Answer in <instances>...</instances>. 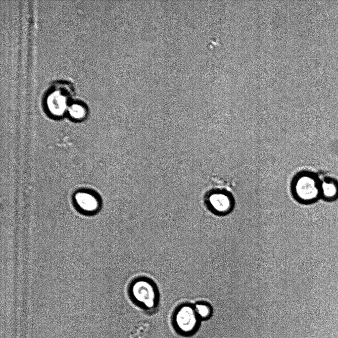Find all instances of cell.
I'll return each mask as SVG.
<instances>
[{"instance_id": "obj_2", "label": "cell", "mask_w": 338, "mask_h": 338, "mask_svg": "<svg viewBox=\"0 0 338 338\" xmlns=\"http://www.w3.org/2000/svg\"><path fill=\"white\" fill-rule=\"evenodd\" d=\"M129 293L135 304L144 310L150 311L158 306V290L153 282L148 279L139 278L133 281Z\"/></svg>"}, {"instance_id": "obj_7", "label": "cell", "mask_w": 338, "mask_h": 338, "mask_svg": "<svg viewBox=\"0 0 338 338\" xmlns=\"http://www.w3.org/2000/svg\"><path fill=\"white\" fill-rule=\"evenodd\" d=\"M77 204L83 210L89 212L96 210L98 205L97 198L86 192H80L75 196Z\"/></svg>"}, {"instance_id": "obj_4", "label": "cell", "mask_w": 338, "mask_h": 338, "mask_svg": "<svg viewBox=\"0 0 338 338\" xmlns=\"http://www.w3.org/2000/svg\"><path fill=\"white\" fill-rule=\"evenodd\" d=\"M71 85L64 82H55L47 93L46 105L51 114L55 116L62 115L70 105L69 99L73 95Z\"/></svg>"}, {"instance_id": "obj_5", "label": "cell", "mask_w": 338, "mask_h": 338, "mask_svg": "<svg viewBox=\"0 0 338 338\" xmlns=\"http://www.w3.org/2000/svg\"><path fill=\"white\" fill-rule=\"evenodd\" d=\"M205 202L208 208L219 215L226 214L233 209L234 202L230 194L222 190H213L206 196Z\"/></svg>"}, {"instance_id": "obj_8", "label": "cell", "mask_w": 338, "mask_h": 338, "mask_svg": "<svg viewBox=\"0 0 338 338\" xmlns=\"http://www.w3.org/2000/svg\"><path fill=\"white\" fill-rule=\"evenodd\" d=\"M195 312L201 321L210 319L213 314L212 306L205 301H199L193 304Z\"/></svg>"}, {"instance_id": "obj_3", "label": "cell", "mask_w": 338, "mask_h": 338, "mask_svg": "<svg viewBox=\"0 0 338 338\" xmlns=\"http://www.w3.org/2000/svg\"><path fill=\"white\" fill-rule=\"evenodd\" d=\"M173 326L175 331L183 336H191L199 328L201 321L198 317L193 304L184 303L178 306L172 315Z\"/></svg>"}, {"instance_id": "obj_1", "label": "cell", "mask_w": 338, "mask_h": 338, "mask_svg": "<svg viewBox=\"0 0 338 338\" xmlns=\"http://www.w3.org/2000/svg\"><path fill=\"white\" fill-rule=\"evenodd\" d=\"M291 187L294 197L302 203H312L321 198V179L313 172L298 173L293 180Z\"/></svg>"}, {"instance_id": "obj_9", "label": "cell", "mask_w": 338, "mask_h": 338, "mask_svg": "<svg viewBox=\"0 0 338 338\" xmlns=\"http://www.w3.org/2000/svg\"><path fill=\"white\" fill-rule=\"evenodd\" d=\"M70 115L74 119H80L86 114V110L83 106L78 103L70 104L68 108Z\"/></svg>"}, {"instance_id": "obj_6", "label": "cell", "mask_w": 338, "mask_h": 338, "mask_svg": "<svg viewBox=\"0 0 338 338\" xmlns=\"http://www.w3.org/2000/svg\"><path fill=\"white\" fill-rule=\"evenodd\" d=\"M321 198L331 202L338 198V181L335 178L326 177L321 180Z\"/></svg>"}]
</instances>
